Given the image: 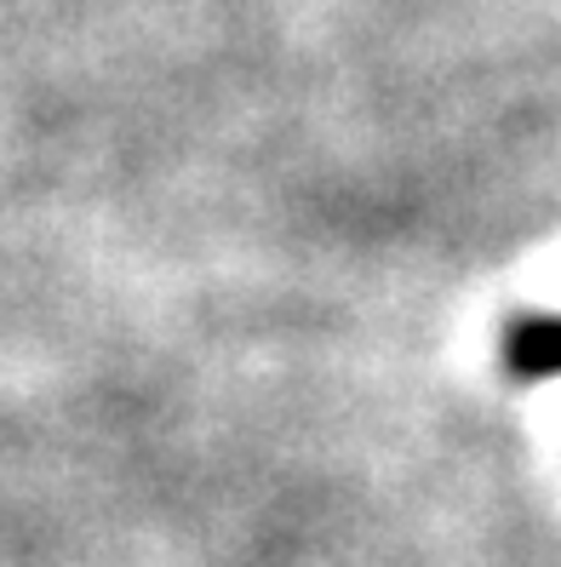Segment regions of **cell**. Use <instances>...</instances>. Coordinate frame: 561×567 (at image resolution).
<instances>
[{
	"label": "cell",
	"instance_id": "cell-1",
	"mask_svg": "<svg viewBox=\"0 0 561 567\" xmlns=\"http://www.w3.org/2000/svg\"><path fill=\"white\" fill-rule=\"evenodd\" d=\"M505 367L521 384L561 379V316H521L505 332Z\"/></svg>",
	"mask_w": 561,
	"mask_h": 567
}]
</instances>
